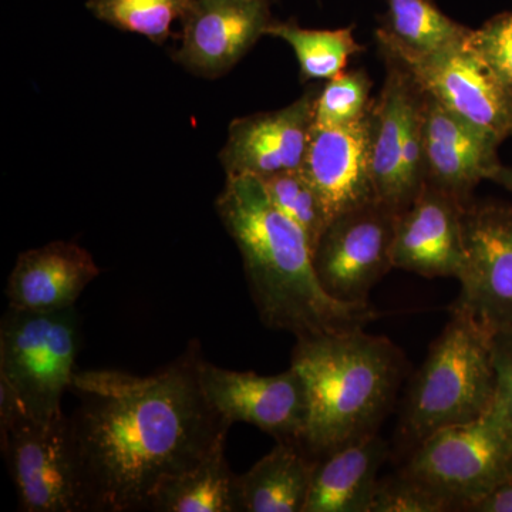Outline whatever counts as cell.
<instances>
[{"mask_svg": "<svg viewBox=\"0 0 512 512\" xmlns=\"http://www.w3.org/2000/svg\"><path fill=\"white\" fill-rule=\"evenodd\" d=\"M389 443L373 433L316 457L303 512H370Z\"/></svg>", "mask_w": 512, "mask_h": 512, "instance_id": "cell-19", "label": "cell"}, {"mask_svg": "<svg viewBox=\"0 0 512 512\" xmlns=\"http://www.w3.org/2000/svg\"><path fill=\"white\" fill-rule=\"evenodd\" d=\"M80 349L76 308L22 311L8 308L0 323V383L37 421L62 416Z\"/></svg>", "mask_w": 512, "mask_h": 512, "instance_id": "cell-5", "label": "cell"}, {"mask_svg": "<svg viewBox=\"0 0 512 512\" xmlns=\"http://www.w3.org/2000/svg\"><path fill=\"white\" fill-rule=\"evenodd\" d=\"M463 245L460 293L450 311L470 313L493 333L512 330V205L468 204Z\"/></svg>", "mask_w": 512, "mask_h": 512, "instance_id": "cell-9", "label": "cell"}, {"mask_svg": "<svg viewBox=\"0 0 512 512\" xmlns=\"http://www.w3.org/2000/svg\"><path fill=\"white\" fill-rule=\"evenodd\" d=\"M467 205L434 185L424 184L416 200L397 217L394 268L429 279H458L463 266Z\"/></svg>", "mask_w": 512, "mask_h": 512, "instance_id": "cell-16", "label": "cell"}, {"mask_svg": "<svg viewBox=\"0 0 512 512\" xmlns=\"http://www.w3.org/2000/svg\"><path fill=\"white\" fill-rule=\"evenodd\" d=\"M376 33L421 55L466 47L473 29L448 18L434 0H386Z\"/></svg>", "mask_w": 512, "mask_h": 512, "instance_id": "cell-22", "label": "cell"}, {"mask_svg": "<svg viewBox=\"0 0 512 512\" xmlns=\"http://www.w3.org/2000/svg\"><path fill=\"white\" fill-rule=\"evenodd\" d=\"M386 79L370 110L372 175L377 200L397 214L410 207L426 184L423 120L426 92L409 70L382 55Z\"/></svg>", "mask_w": 512, "mask_h": 512, "instance_id": "cell-8", "label": "cell"}, {"mask_svg": "<svg viewBox=\"0 0 512 512\" xmlns=\"http://www.w3.org/2000/svg\"><path fill=\"white\" fill-rule=\"evenodd\" d=\"M200 384L205 400L222 419L252 424L276 441L303 444L309 423L306 384L289 367L274 376L222 369L202 359Z\"/></svg>", "mask_w": 512, "mask_h": 512, "instance_id": "cell-12", "label": "cell"}, {"mask_svg": "<svg viewBox=\"0 0 512 512\" xmlns=\"http://www.w3.org/2000/svg\"><path fill=\"white\" fill-rule=\"evenodd\" d=\"M373 83L366 70L342 72L320 89L315 107V127L348 126L365 119L373 106Z\"/></svg>", "mask_w": 512, "mask_h": 512, "instance_id": "cell-26", "label": "cell"}, {"mask_svg": "<svg viewBox=\"0 0 512 512\" xmlns=\"http://www.w3.org/2000/svg\"><path fill=\"white\" fill-rule=\"evenodd\" d=\"M490 181H494V183L504 187L505 190L512 192V167L500 165L493 174V177L490 178Z\"/></svg>", "mask_w": 512, "mask_h": 512, "instance_id": "cell-31", "label": "cell"}, {"mask_svg": "<svg viewBox=\"0 0 512 512\" xmlns=\"http://www.w3.org/2000/svg\"><path fill=\"white\" fill-rule=\"evenodd\" d=\"M402 350L365 329L296 339L291 366L306 384L309 423L303 446L320 457L377 433L406 373Z\"/></svg>", "mask_w": 512, "mask_h": 512, "instance_id": "cell-3", "label": "cell"}, {"mask_svg": "<svg viewBox=\"0 0 512 512\" xmlns=\"http://www.w3.org/2000/svg\"><path fill=\"white\" fill-rule=\"evenodd\" d=\"M503 141L457 116L426 93L423 146L426 183L448 192L463 204L474 201L473 192L490 180L501 163Z\"/></svg>", "mask_w": 512, "mask_h": 512, "instance_id": "cell-15", "label": "cell"}, {"mask_svg": "<svg viewBox=\"0 0 512 512\" xmlns=\"http://www.w3.org/2000/svg\"><path fill=\"white\" fill-rule=\"evenodd\" d=\"M456 505L429 484L399 473L379 480L370 512H451Z\"/></svg>", "mask_w": 512, "mask_h": 512, "instance_id": "cell-27", "label": "cell"}, {"mask_svg": "<svg viewBox=\"0 0 512 512\" xmlns=\"http://www.w3.org/2000/svg\"><path fill=\"white\" fill-rule=\"evenodd\" d=\"M0 437L20 511L87 512L69 417L32 419L0 386Z\"/></svg>", "mask_w": 512, "mask_h": 512, "instance_id": "cell-6", "label": "cell"}, {"mask_svg": "<svg viewBox=\"0 0 512 512\" xmlns=\"http://www.w3.org/2000/svg\"><path fill=\"white\" fill-rule=\"evenodd\" d=\"M370 144V111L348 126H313L301 170L318 190L332 221L377 200Z\"/></svg>", "mask_w": 512, "mask_h": 512, "instance_id": "cell-17", "label": "cell"}, {"mask_svg": "<svg viewBox=\"0 0 512 512\" xmlns=\"http://www.w3.org/2000/svg\"><path fill=\"white\" fill-rule=\"evenodd\" d=\"M215 208L241 252L249 293L266 328L308 338L365 329L382 315L370 302H340L323 289L308 239L259 178L227 177Z\"/></svg>", "mask_w": 512, "mask_h": 512, "instance_id": "cell-2", "label": "cell"}, {"mask_svg": "<svg viewBox=\"0 0 512 512\" xmlns=\"http://www.w3.org/2000/svg\"><path fill=\"white\" fill-rule=\"evenodd\" d=\"M269 198L289 220L302 229L312 252L328 229L332 218L318 190L301 168L259 178Z\"/></svg>", "mask_w": 512, "mask_h": 512, "instance_id": "cell-25", "label": "cell"}, {"mask_svg": "<svg viewBox=\"0 0 512 512\" xmlns=\"http://www.w3.org/2000/svg\"><path fill=\"white\" fill-rule=\"evenodd\" d=\"M221 440L195 466L165 477L148 497L146 511L239 512L238 476L232 473Z\"/></svg>", "mask_w": 512, "mask_h": 512, "instance_id": "cell-21", "label": "cell"}, {"mask_svg": "<svg viewBox=\"0 0 512 512\" xmlns=\"http://www.w3.org/2000/svg\"><path fill=\"white\" fill-rule=\"evenodd\" d=\"M99 266L89 251L74 242H50L19 255L10 272L6 296L10 308L60 311L72 308L97 276Z\"/></svg>", "mask_w": 512, "mask_h": 512, "instance_id": "cell-18", "label": "cell"}, {"mask_svg": "<svg viewBox=\"0 0 512 512\" xmlns=\"http://www.w3.org/2000/svg\"><path fill=\"white\" fill-rule=\"evenodd\" d=\"M315 463L303 444L276 441L266 456L238 476L241 511L303 512Z\"/></svg>", "mask_w": 512, "mask_h": 512, "instance_id": "cell-20", "label": "cell"}, {"mask_svg": "<svg viewBox=\"0 0 512 512\" xmlns=\"http://www.w3.org/2000/svg\"><path fill=\"white\" fill-rule=\"evenodd\" d=\"M397 214L376 200L330 222L313 252L320 285L340 302H369L370 291L393 269Z\"/></svg>", "mask_w": 512, "mask_h": 512, "instance_id": "cell-10", "label": "cell"}, {"mask_svg": "<svg viewBox=\"0 0 512 512\" xmlns=\"http://www.w3.org/2000/svg\"><path fill=\"white\" fill-rule=\"evenodd\" d=\"M400 471L467 511L512 473V427L497 397L483 416L427 437Z\"/></svg>", "mask_w": 512, "mask_h": 512, "instance_id": "cell-7", "label": "cell"}, {"mask_svg": "<svg viewBox=\"0 0 512 512\" xmlns=\"http://www.w3.org/2000/svg\"><path fill=\"white\" fill-rule=\"evenodd\" d=\"M450 312L404 399L399 440L412 450L436 431L483 416L497 397L494 333L470 313Z\"/></svg>", "mask_w": 512, "mask_h": 512, "instance_id": "cell-4", "label": "cell"}, {"mask_svg": "<svg viewBox=\"0 0 512 512\" xmlns=\"http://www.w3.org/2000/svg\"><path fill=\"white\" fill-rule=\"evenodd\" d=\"M175 60L198 76L228 73L271 25L269 0H194Z\"/></svg>", "mask_w": 512, "mask_h": 512, "instance_id": "cell-14", "label": "cell"}, {"mask_svg": "<svg viewBox=\"0 0 512 512\" xmlns=\"http://www.w3.org/2000/svg\"><path fill=\"white\" fill-rule=\"evenodd\" d=\"M200 343L150 376L77 370L70 426L87 512L146 511L165 477L187 470L227 440L229 421L202 393Z\"/></svg>", "mask_w": 512, "mask_h": 512, "instance_id": "cell-1", "label": "cell"}, {"mask_svg": "<svg viewBox=\"0 0 512 512\" xmlns=\"http://www.w3.org/2000/svg\"><path fill=\"white\" fill-rule=\"evenodd\" d=\"M192 2L194 0H89L86 8L94 18L113 28L163 43L170 37L175 20H183Z\"/></svg>", "mask_w": 512, "mask_h": 512, "instance_id": "cell-24", "label": "cell"}, {"mask_svg": "<svg viewBox=\"0 0 512 512\" xmlns=\"http://www.w3.org/2000/svg\"><path fill=\"white\" fill-rule=\"evenodd\" d=\"M494 362L497 370V402L512 427V330L494 333Z\"/></svg>", "mask_w": 512, "mask_h": 512, "instance_id": "cell-29", "label": "cell"}, {"mask_svg": "<svg viewBox=\"0 0 512 512\" xmlns=\"http://www.w3.org/2000/svg\"><path fill=\"white\" fill-rule=\"evenodd\" d=\"M265 36L285 40L298 59L301 80H330L345 72L350 57L363 52V46L353 36V26L336 30L301 28L298 23L275 22L265 30Z\"/></svg>", "mask_w": 512, "mask_h": 512, "instance_id": "cell-23", "label": "cell"}, {"mask_svg": "<svg viewBox=\"0 0 512 512\" xmlns=\"http://www.w3.org/2000/svg\"><path fill=\"white\" fill-rule=\"evenodd\" d=\"M467 512H512V473L477 503L470 505Z\"/></svg>", "mask_w": 512, "mask_h": 512, "instance_id": "cell-30", "label": "cell"}, {"mask_svg": "<svg viewBox=\"0 0 512 512\" xmlns=\"http://www.w3.org/2000/svg\"><path fill=\"white\" fill-rule=\"evenodd\" d=\"M320 87H312L284 109L232 121L220 158L227 177L264 178L298 170L305 160Z\"/></svg>", "mask_w": 512, "mask_h": 512, "instance_id": "cell-13", "label": "cell"}, {"mask_svg": "<svg viewBox=\"0 0 512 512\" xmlns=\"http://www.w3.org/2000/svg\"><path fill=\"white\" fill-rule=\"evenodd\" d=\"M468 47L512 93V10L498 13L473 30Z\"/></svg>", "mask_w": 512, "mask_h": 512, "instance_id": "cell-28", "label": "cell"}, {"mask_svg": "<svg viewBox=\"0 0 512 512\" xmlns=\"http://www.w3.org/2000/svg\"><path fill=\"white\" fill-rule=\"evenodd\" d=\"M269 2H271V0H269Z\"/></svg>", "mask_w": 512, "mask_h": 512, "instance_id": "cell-32", "label": "cell"}, {"mask_svg": "<svg viewBox=\"0 0 512 512\" xmlns=\"http://www.w3.org/2000/svg\"><path fill=\"white\" fill-rule=\"evenodd\" d=\"M382 55L403 64L416 82L448 110L500 141L512 137V93L468 47L446 52H412L376 33Z\"/></svg>", "mask_w": 512, "mask_h": 512, "instance_id": "cell-11", "label": "cell"}]
</instances>
